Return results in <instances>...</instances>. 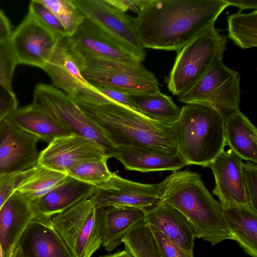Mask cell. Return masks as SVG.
I'll list each match as a JSON object with an SVG mask.
<instances>
[{"instance_id": "obj_1", "label": "cell", "mask_w": 257, "mask_h": 257, "mask_svg": "<svg viewBox=\"0 0 257 257\" xmlns=\"http://www.w3.org/2000/svg\"><path fill=\"white\" fill-rule=\"evenodd\" d=\"M227 7L223 0H146L135 18L136 32L144 48L178 52Z\"/></svg>"}, {"instance_id": "obj_2", "label": "cell", "mask_w": 257, "mask_h": 257, "mask_svg": "<svg viewBox=\"0 0 257 257\" xmlns=\"http://www.w3.org/2000/svg\"><path fill=\"white\" fill-rule=\"evenodd\" d=\"M74 102L114 148L139 147L165 155L178 154L172 124L151 119L105 95Z\"/></svg>"}, {"instance_id": "obj_3", "label": "cell", "mask_w": 257, "mask_h": 257, "mask_svg": "<svg viewBox=\"0 0 257 257\" xmlns=\"http://www.w3.org/2000/svg\"><path fill=\"white\" fill-rule=\"evenodd\" d=\"M158 202L182 213L196 237L211 245L232 239L223 219L222 204L213 198L198 172L173 171L162 181Z\"/></svg>"}, {"instance_id": "obj_4", "label": "cell", "mask_w": 257, "mask_h": 257, "mask_svg": "<svg viewBox=\"0 0 257 257\" xmlns=\"http://www.w3.org/2000/svg\"><path fill=\"white\" fill-rule=\"evenodd\" d=\"M172 126L178 153L188 165L210 167L224 151V118L213 107L188 103Z\"/></svg>"}, {"instance_id": "obj_5", "label": "cell", "mask_w": 257, "mask_h": 257, "mask_svg": "<svg viewBox=\"0 0 257 257\" xmlns=\"http://www.w3.org/2000/svg\"><path fill=\"white\" fill-rule=\"evenodd\" d=\"M68 44L82 76L93 87H108L128 95L155 94L160 91L157 78L142 63L85 55L73 49L68 41Z\"/></svg>"}, {"instance_id": "obj_6", "label": "cell", "mask_w": 257, "mask_h": 257, "mask_svg": "<svg viewBox=\"0 0 257 257\" xmlns=\"http://www.w3.org/2000/svg\"><path fill=\"white\" fill-rule=\"evenodd\" d=\"M227 37L214 25L193 38L177 52L170 71L168 89L177 96L191 88L213 65L221 61Z\"/></svg>"}, {"instance_id": "obj_7", "label": "cell", "mask_w": 257, "mask_h": 257, "mask_svg": "<svg viewBox=\"0 0 257 257\" xmlns=\"http://www.w3.org/2000/svg\"><path fill=\"white\" fill-rule=\"evenodd\" d=\"M51 222L74 257H91L102 245L98 210L90 198L54 216Z\"/></svg>"}, {"instance_id": "obj_8", "label": "cell", "mask_w": 257, "mask_h": 257, "mask_svg": "<svg viewBox=\"0 0 257 257\" xmlns=\"http://www.w3.org/2000/svg\"><path fill=\"white\" fill-rule=\"evenodd\" d=\"M240 98V75L222 60L213 65L188 90L178 96L182 103L210 105L224 118L239 110Z\"/></svg>"}, {"instance_id": "obj_9", "label": "cell", "mask_w": 257, "mask_h": 257, "mask_svg": "<svg viewBox=\"0 0 257 257\" xmlns=\"http://www.w3.org/2000/svg\"><path fill=\"white\" fill-rule=\"evenodd\" d=\"M33 95L31 105L47 113L71 134L96 142L105 149L107 154L114 148L64 92L52 85L39 83Z\"/></svg>"}, {"instance_id": "obj_10", "label": "cell", "mask_w": 257, "mask_h": 257, "mask_svg": "<svg viewBox=\"0 0 257 257\" xmlns=\"http://www.w3.org/2000/svg\"><path fill=\"white\" fill-rule=\"evenodd\" d=\"M161 186V182L139 183L112 173L107 182L96 187L90 199L96 209L122 206L146 210L158 202Z\"/></svg>"}, {"instance_id": "obj_11", "label": "cell", "mask_w": 257, "mask_h": 257, "mask_svg": "<svg viewBox=\"0 0 257 257\" xmlns=\"http://www.w3.org/2000/svg\"><path fill=\"white\" fill-rule=\"evenodd\" d=\"M107 156L105 149L91 140L70 134L57 138L39 153L38 163L65 173L84 163L100 160Z\"/></svg>"}, {"instance_id": "obj_12", "label": "cell", "mask_w": 257, "mask_h": 257, "mask_svg": "<svg viewBox=\"0 0 257 257\" xmlns=\"http://www.w3.org/2000/svg\"><path fill=\"white\" fill-rule=\"evenodd\" d=\"M67 40L78 52L99 58L140 63L145 59L86 17Z\"/></svg>"}, {"instance_id": "obj_13", "label": "cell", "mask_w": 257, "mask_h": 257, "mask_svg": "<svg viewBox=\"0 0 257 257\" xmlns=\"http://www.w3.org/2000/svg\"><path fill=\"white\" fill-rule=\"evenodd\" d=\"M54 86L74 101L86 100L100 92L82 76L68 45L67 38L57 43L47 63L42 68Z\"/></svg>"}, {"instance_id": "obj_14", "label": "cell", "mask_w": 257, "mask_h": 257, "mask_svg": "<svg viewBox=\"0 0 257 257\" xmlns=\"http://www.w3.org/2000/svg\"><path fill=\"white\" fill-rule=\"evenodd\" d=\"M19 64L42 69L49 60L58 42L29 13L10 38Z\"/></svg>"}, {"instance_id": "obj_15", "label": "cell", "mask_w": 257, "mask_h": 257, "mask_svg": "<svg viewBox=\"0 0 257 257\" xmlns=\"http://www.w3.org/2000/svg\"><path fill=\"white\" fill-rule=\"evenodd\" d=\"M40 140L4 119L0 123V176L20 173L37 164Z\"/></svg>"}, {"instance_id": "obj_16", "label": "cell", "mask_w": 257, "mask_h": 257, "mask_svg": "<svg viewBox=\"0 0 257 257\" xmlns=\"http://www.w3.org/2000/svg\"><path fill=\"white\" fill-rule=\"evenodd\" d=\"M72 1L85 17L145 58V49L136 32L135 18L118 10L107 0Z\"/></svg>"}, {"instance_id": "obj_17", "label": "cell", "mask_w": 257, "mask_h": 257, "mask_svg": "<svg viewBox=\"0 0 257 257\" xmlns=\"http://www.w3.org/2000/svg\"><path fill=\"white\" fill-rule=\"evenodd\" d=\"M243 163L241 158L229 149L222 152L209 167L215 183L212 193L222 206H248L243 180Z\"/></svg>"}, {"instance_id": "obj_18", "label": "cell", "mask_w": 257, "mask_h": 257, "mask_svg": "<svg viewBox=\"0 0 257 257\" xmlns=\"http://www.w3.org/2000/svg\"><path fill=\"white\" fill-rule=\"evenodd\" d=\"M95 189L93 185L68 176L63 183L29 202L31 218H51L77 203L90 198Z\"/></svg>"}, {"instance_id": "obj_19", "label": "cell", "mask_w": 257, "mask_h": 257, "mask_svg": "<svg viewBox=\"0 0 257 257\" xmlns=\"http://www.w3.org/2000/svg\"><path fill=\"white\" fill-rule=\"evenodd\" d=\"M100 222L102 245L113 250L136 228L145 223V210L130 207L112 206L97 209Z\"/></svg>"}, {"instance_id": "obj_20", "label": "cell", "mask_w": 257, "mask_h": 257, "mask_svg": "<svg viewBox=\"0 0 257 257\" xmlns=\"http://www.w3.org/2000/svg\"><path fill=\"white\" fill-rule=\"evenodd\" d=\"M144 221L183 249L193 252L196 232L187 219L178 210L158 202L145 210Z\"/></svg>"}, {"instance_id": "obj_21", "label": "cell", "mask_w": 257, "mask_h": 257, "mask_svg": "<svg viewBox=\"0 0 257 257\" xmlns=\"http://www.w3.org/2000/svg\"><path fill=\"white\" fill-rule=\"evenodd\" d=\"M107 155L118 160L125 169L143 173L173 171L188 165L178 153L165 155L139 147L114 148Z\"/></svg>"}, {"instance_id": "obj_22", "label": "cell", "mask_w": 257, "mask_h": 257, "mask_svg": "<svg viewBox=\"0 0 257 257\" xmlns=\"http://www.w3.org/2000/svg\"><path fill=\"white\" fill-rule=\"evenodd\" d=\"M222 216L232 239L244 251L257 257V212L247 206H222Z\"/></svg>"}, {"instance_id": "obj_23", "label": "cell", "mask_w": 257, "mask_h": 257, "mask_svg": "<svg viewBox=\"0 0 257 257\" xmlns=\"http://www.w3.org/2000/svg\"><path fill=\"white\" fill-rule=\"evenodd\" d=\"M5 119L48 144L57 138L72 134L47 113L31 104L17 108Z\"/></svg>"}, {"instance_id": "obj_24", "label": "cell", "mask_w": 257, "mask_h": 257, "mask_svg": "<svg viewBox=\"0 0 257 257\" xmlns=\"http://www.w3.org/2000/svg\"><path fill=\"white\" fill-rule=\"evenodd\" d=\"M226 146L242 160L257 163V130L240 110L224 118Z\"/></svg>"}, {"instance_id": "obj_25", "label": "cell", "mask_w": 257, "mask_h": 257, "mask_svg": "<svg viewBox=\"0 0 257 257\" xmlns=\"http://www.w3.org/2000/svg\"><path fill=\"white\" fill-rule=\"evenodd\" d=\"M68 175L38 163L21 172L14 192L30 202L63 183Z\"/></svg>"}, {"instance_id": "obj_26", "label": "cell", "mask_w": 257, "mask_h": 257, "mask_svg": "<svg viewBox=\"0 0 257 257\" xmlns=\"http://www.w3.org/2000/svg\"><path fill=\"white\" fill-rule=\"evenodd\" d=\"M133 109L148 117L172 124L179 117L181 108L169 96L159 91L155 94L129 95Z\"/></svg>"}, {"instance_id": "obj_27", "label": "cell", "mask_w": 257, "mask_h": 257, "mask_svg": "<svg viewBox=\"0 0 257 257\" xmlns=\"http://www.w3.org/2000/svg\"><path fill=\"white\" fill-rule=\"evenodd\" d=\"M34 221L39 226L32 237L35 257H74L53 227L51 218H39Z\"/></svg>"}, {"instance_id": "obj_28", "label": "cell", "mask_w": 257, "mask_h": 257, "mask_svg": "<svg viewBox=\"0 0 257 257\" xmlns=\"http://www.w3.org/2000/svg\"><path fill=\"white\" fill-rule=\"evenodd\" d=\"M228 37L242 49L257 46V10L248 14L241 12L227 18Z\"/></svg>"}, {"instance_id": "obj_29", "label": "cell", "mask_w": 257, "mask_h": 257, "mask_svg": "<svg viewBox=\"0 0 257 257\" xmlns=\"http://www.w3.org/2000/svg\"><path fill=\"white\" fill-rule=\"evenodd\" d=\"M122 242L124 249L134 257H162L153 234L146 223L131 232Z\"/></svg>"}, {"instance_id": "obj_30", "label": "cell", "mask_w": 257, "mask_h": 257, "mask_svg": "<svg viewBox=\"0 0 257 257\" xmlns=\"http://www.w3.org/2000/svg\"><path fill=\"white\" fill-rule=\"evenodd\" d=\"M31 212L29 202L14 192L0 209V243L5 250L9 232L16 218Z\"/></svg>"}, {"instance_id": "obj_31", "label": "cell", "mask_w": 257, "mask_h": 257, "mask_svg": "<svg viewBox=\"0 0 257 257\" xmlns=\"http://www.w3.org/2000/svg\"><path fill=\"white\" fill-rule=\"evenodd\" d=\"M109 158L107 155L100 160L80 164L69 169L66 174L97 187L107 182L112 175L107 165Z\"/></svg>"}, {"instance_id": "obj_32", "label": "cell", "mask_w": 257, "mask_h": 257, "mask_svg": "<svg viewBox=\"0 0 257 257\" xmlns=\"http://www.w3.org/2000/svg\"><path fill=\"white\" fill-rule=\"evenodd\" d=\"M56 16L69 37L73 35L85 18L72 0H40Z\"/></svg>"}, {"instance_id": "obj_33", "label": "cell", "mask_w": 257, "mask_h": 257, "mask_svg": "<svg viewBox=\"0 0 257 257\" xmlns=\"http://www.w3.org/2000/svg\"><path fill=\"white\" fill-rule=\"evenodd\" d=\"M59 42L69 37L67 32L56 16L40 0H32L28 12Z\"/></svg>"}, {"instance_id": "obj_34", "label": "cell", "mask_w": 257, "mask_h": 257, "mask_svg": "<svg viewBox=\"0 0 257 257\" xmlns=\"http://www.w3.org/2000/svg\"><path fill=\"white\" fill-rule=\"evenodd\" d=\"M18 64L10 39L0 40V83L10 90Z\"/></svg>"}, {"instance_id": "obj_35", "label": "cell", "mask_w": 257, "mask_h": 257, "mask_svg": "<svg viewBox=\"0 0 257 257\" xmlns=\"http://www.w3.org/2000/svg\"><path fill=\"white\" fill-rule=\"evenodd\" d=\"M242 176L248 206L257 212V165L247 162L242 164Z\"/></svg>"}, {"instance_id": "obj_36", "label": "cell", "mask_w": 257, "mask_h": 257, "mask_svg": "<svg viewBox=\"0 0 257 257\" xmlns=\"http://www.w3.org/2000/svg\"><path fill=\"white\" fill-rule=\"evenodd\" d=\"M148 226L153 234L162 257H194L193 252L183 249L162 232L151 226Z\"/></svg>"}, {"instance_id": "obj_37", "label": "cell", "mask_w": 257, "mask_h": 257, "mask_svg": "<svg viewBox=\"0 0 257 257\" xmlns=\"http://www.w3.org/2000/svg\"><path fill=\"white\" fill-rule=\"evenodd\" d=\"M18 104L13 90L0 83V123L17 109Z\"/></svg>"}, {"instance_id": "obj_38", "label": "cell", "mask_w": 257, "mask_h": 257, "mask_svg": "<svg viewBox=\"0 0 257 257\" xmlns=\"http://www.w3.org/2000/svg\"><path fill=\"white\" fill-rule=\"evenodd\" d=\"M20 173L0 176V209L14 192Z\"/></svg>"}, {"instance_id": "obj_39", "label": "cell", "mask_w": 257, "mask_h": 257, "mask_svg": "<svg viewBox=\"0 0 257 257\" xmlns=\"http://www.w3.org/2000/svg\"><path fill=\"white\" fill-rule=\"evenodd\" d=\"M101 93L112 100L133 109V103L129 95L117 90L103 86L94 87Z\"/></svg>"}, {"instance_id": "obj_40", "label": "cell", "mask_w": 257, "mask_h": 257, "mask_svg": "<svg viewBox=\"0 0 257 257\" xmlns=\"http://www.w3.org/2000/svg\"><path fill=\"white\" fill-rule=\"evenodd\" d=\"M112 6L125 13L131 10L137 14L145 4L146 0H107Z\"/></svg>"}, {"instance_id": "obj_41", "label": "cell", "mask_w": 257, "mask_h": 257, "mask_svg": "<svg viewBox=\"0 0 257 257\" xmlns=\"http://www.w3.org/2000/svg\"><path fill=\"white\" fill-rule=\"evenodd\" d=\"M12 33L10 21L0 10V40L10 39Z\"/></svg>"}, {"instance_id": "obj_42", "label": "cell", "mask_w": 257, "mask_h": 257, "mask_svg": "<svg viewBox=\"0 0 257 257\" xmlns=\"http://www.w3.org/2000/svg\"><path fill=\"white\" fill-rule=\"evenodd\" d=\"M228 6H235L239 8L240 12L245 9H257L256 0H223Z\"/></svg>"}, {"instance_id": "obj_43", "label": "cell", "mask_w": 257, "mask_h": 257, "mask_svg": "<svg viewBox=\"0 0 257 257\" xmlns=\"http://www.w3.org/2000/svg\"><path fill=\"white\" fill-rule=\"evenodd\" d=\"M100 257H134L130 252L126 250L118 251L113 253H111Z\"/></svg>"}, {"instance_id": "obj_44", "label": "cell", "mask_w": 257, "mask_h": 257, "mask_svg": "<svg viewBox=\"0 0 257 257\" xmlns=\"http://www.w3.org/2000/svg\"><path fill=\"white\" fill-rule=\"evenodd\" d=\"M15 247V244H14L13 246H12V248L10 250V253L9 254V257H14L15 253L14 252V248Z\"/></svg>"}, {"instance_id": "obj_45", "label": "cell", "mask_w": 257, "mask_h": 257, "mask_svg": "<svg viewBox=\"0 0 257 257\" xmlns=\"http://www.w3.org/2000/svg\"><path fill=\"white\" fill-rule=\"evenodd\" d=\"M3 249L2 248V247L1 246V244L0 243V257H3Z\"/></svg>"}, {"instance_id": "obj_46", "label": "cell", "mask_w": 257, "mask_h": 257, "mask_svg": "<svg viewBox=\"0 0 257 257\" xmlns=\"http://www.w3.org/2000/svg\"><path fill=\"white\" fill-rule=\"evenodd\" d=\"M14 257H16V254H14Z\"/></svg>"}]
</instances>
